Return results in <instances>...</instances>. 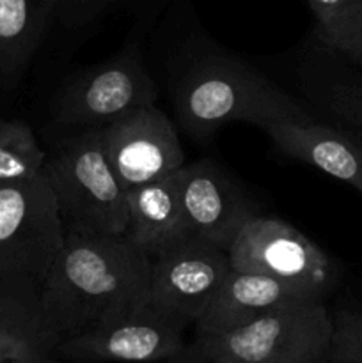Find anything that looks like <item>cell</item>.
Masks as SVG:
<instances>
[{
	"instance_id": "ffe728a7",
	"label": "cell",
	"mask_w": 362,
	"mask_h": 363,
	"mask_svg": "<svg viewBox=\"0 0 362 363\" xmlns=\"http://www.w3.org/2000/svg\"><path fill=\"white\" fill-rule=\"evenodd\" d=\"M330 363H362V311H339L332 315Z\"/></svg>"
},
{
	"instance_id": "5b68a950",
	"label": "cell",
	"mask_w": 362,
	"mask_h": 363,
	"mask_svg": "<svg viewBox=\"0 0 362 363\" xmlns=\"http://www.w3.org/2000/svg\"><path fill=\"white\" fill-rule=\"evenodd\" d=\"M66 241V229L46 177L0 184V280L41 289Z\"/></svg>"
},
{
	"instance_id": "30bf717a",
	"label": "cell",
	"mask_w": 362,
	"mask_h": 363,
	"mask_svg": "<svg viewBox=\"0 0 362 363\" xmlns=\"http://www.w3.org/2000/svg\"><path fill=\"white\" fill-rule=\"evenodd\" d=\"M185 332L169 319L137 308L126 318L62 340L57 354L75 362L156 363L187 346Z\"/></svg>"
},
{
	"instance_id": "6da1fadb",
	"label": "cell",
	"mask_w": 362,
	"mask_h": 363,
	"mask_svg": "<svg viewBox=\"0 0 362 363\" xmlns=\"http://www.w3.org/2000/svg\"><path fill=\"white\" fill-rule=\"evenodd\" d=\"M151 259L126 236L66 234L41 286V303L60 342L130 315L142 303Z\"/></svg>"
},
{
	"instance_id": "ba28073f",
	"label": "cell",
	"mask_w": 362,
	"mask_h": 363,
	"mask_svg": "<svg viewBox=\"0 0 362 363\" xmlns=\"http://www.w3.org/2000/svg\"><path fill=\"white\" fill-rule=\"evenodd\" d=\"M231 269L273 277L311 287L325 296L336 282L329 255L287 222L254 216L245 223L227 250Z\"/></svg>"
},
{
	"instance_id": "5bb4252c",
	"label": "cell",
	"mask_w": 362,
	"mask_h": 363,
	"mask_svg": "<svg viewBox=\"0 0 362 363\" xmlns=\"http://www.w3.org/2000/svg\"><path fill=\"white\" fill-rule=\"evenodd\" d=\"M60 337L50 325L41 289L0 280V363H34L57 357Z\"/></svg>"
},
{
	"instance_id": "277c9868",
	"label": "cell",
	"mask_w": 362,
	"mask_h": 363,
	"mask_svg": "<svg viewBox=\"0 0 362 363\" xmlns=\"http://www.w3.org/2000/svg\"><path fill=\"white\" fill-rule=\"evenodd\" d=\"M334 323L323 300L283 305L251 323L195 337L209 362L330 363Z\"/></svg>"
},
{
	"instance_id": "2e32d148",
	"label": "cell",
	"mask_w": 362,
	"mask_h": 363,
	"mask_svg": "<svg viewBox=\"0 0 362 363\" xmlns=\"http://www.w3.org/2000/svg\"><path fill=\"white\" fill-rule=\"evenodd\" d=\"M60 0H0V73L16 77L43 43Z\"/></svg>"
},
{
	"instance_id": "7a4b0ae2",
	"label": "cell",
	"mask_w": 362,
	"mask_h": 363,
	"mask_svg": "<svg viewBox=\"0 0 362 363\" xmlns=\"http://www.w3.org/2000/svg\"><path fill=\"white\" fill-rule=\"evenodd\" d=\"M174 105L181 126L195 138L233 123L265 130L272 124L316 121L290 92L226 53H204L192 60L176 84Z\"/></svg>"
},
{
	"instance_id": "44dd1931",
	"label": "cell",
	"mask_w": 362,
	"mask_h": 363,
	"mask_svg": "<svg viewBox=\"0 0 362 363\" xmlns=\"http://www.w3.org/2000/svg\"><path fill=\"white\" fill-rule=\"evenodd\" d=\"M109 0H60L59 16L67 25H84L98 14Z\"/></svg>"
},
{
	"instance_id": "4fadbf2b",
	"label": "cell",
	"mask_w": 362,
	"mask_h": 363,
	"mask_svg": "<svg viewBox=\"0 0 362 363\" xmlns=\"http://www.w3.org/2000/svg\"><path fill=\"white\" fill-rule=\"evenodd\" d=\"M126 240L151 261L192 238L176 174L126 191Z\"/></svg>"
},
{
	"instance_id": "e0dca14e",
	"label": "cell",
	"mask_w": 362,
	"mask_h": 363,
	"mask_svg": "<svg viewBox=\"0 0 362 363\" xmlns=\"http://www.w3.org/2000/svg\"><path fill=\"white\" fill-rule=\"evenodd\" d=\"M45 163L46 155L31 126L0 117V184L34 179Z\"/></svg>"
},
{
	"instance_id": "7c38bea8",
	"label": "cell",
	"mask_w": 362,
	"mask_h": 363,
	"mask_svg": "<svg viewBox=\"0 0 362 363\" xmlns=\"http://www.w3.org/2000/svg\"><path fill=\"white\" fill-rule=\"evenodd\" d=\"M305 300H323V294L300 284L231 269L220 289L194 323L195 337L229 332L273 308Z\"/></svg>"
},
{
	"instance_id": "603a6c76",
	"label": "cell",
	"mask_w": 362,
	"mask_h": 363,
	"mask_svg": "<svg viewBox=\"0 0 362 363\" xmlns=\"http://www.w3.org/2000/svg\"><path fill=\"white\" fill-rule=\"evenodd\" d=\"M209 358L206 357L204 350L201 347V344L197 340H194L192 344H187L180 353L172 354V357L165 358L162 362L156 363H208Z\"/></svg>"
},
{
	"instance_id": "cb8c5ba5",
	"label": "cell",
	"mask_w": 362,
	"mask_h": 363,
	"mask_svg": "<svg viewBox=\"0 0 362 363\" xmlns=\"http://www.w3.org/2000/svg\"><path fill=\"white\" fill-rule=\"evenodd\" d=\"M34 363H60V362L55 360V357H50V358H45V360H39V362H34Z\"/></svg>"
},
{
	"instance_id": "d6986e66",
	"label": "cell",
	"mask_w": 362,
	"mask_h": 363,
	"mask_svg": "<svg viewBox=\"0 0 362 363\" xmlns=\"http://www.w3.org/2000/svg\"><path fill=\"white\" fill-rule=\"evenodd\" d=\"M316 34L327 48L362 66V0H355L337 16L316 25Z\"/></svg>"
},
{
	"instance_id": "52a82bcc",
	"label": "cell",
	"mask_w": 362,
	"mask_h": 363,
	"mask_svg": "<svg viewBox=\"0 0 362 363\" xmlns=\"http://www.w3.org/2000/svg\"><path fill=\"white\" fill-rule=\"evenodd\" d=\"M229 272V255L224 248L192 236L151 261L148 289L137 308L188 328Z\"/></svg>"
},
{
	"instance_id": "8fae6325",
	"label": "cell",
	"mask_w": 362,
	"mask_h": 363,
	"mask_svg": "<svg viewBox=\"0 0 362 363\" xmlns=\"http://www.w3.org/2000/svg\"><path fill=\"white\" fill-rule=\"evenodd\" d=\"M176 177L192 236L227 252L245 223L258 216L247 195L212 160L183 165Z\"/></svg>"
},
{
	"instance_id": "ac0fdd59",
	"label": "cell",
	"mask_w": 362,
	"mask_h": 363,
	"mask_svg": "<svg viewBox=\"0 0 362 363\" xmlns=\"http://www.w3.org/2000/svg\"><path fill=\"white\" fill-rule=\"evenodd\" d=\"M312 98L343 128L362 142V85L339 77L312 80Z\"/></svg>"
},
{
	"instance_id": "9a60e30c",
	"label": "cell",
	"mask_w": 362,
	"mask_h": 363,
	"mask_svg": "<svg viewBox=\"0 0 362 363\" xmlns=\"http://www.w3.org/2000/svg\"><path fill=\"white\" fill-rule=\"evenodd\" d=\"M265 133L280 152L350 184L362 195V142L343 128L311 121L272 124Z\"/></svg>"
},
{
	"instance_id": "9c48e42d",
	"label": "cell",
	"mask_w": 362,
	"mask_h": 363,
	"mask_svg": "<svg viewBox=\"0 0 362 363\" xmlns=\"http://www.w3.org/2000/svg\"><path fill=\"white\" fill-rule=\"evenodd\" d=\"M98 130L106 158L126 191L172 176L185 165L176 128L156 105L133 110Z\"/></svg>"
},
{
	"instance_id": "8992f818",
	"label": "cell",
	"mask_w": 362,
	"mask_h": 363,
	"mask_svg": "<svg viewBox=\"0 0 362 363\" xmlns=\"http://www.w3.org/2000/svg\"><path fill=\"white\" fill-rule=\"evenodd\" d=\"M158 87L148 73L137 43L64 85L55 99L57 123L98 130L119 117L151 106Z\"/></svg>"
},
{
	"instance_id": "d4e9b609",
	"label": "cell",
	"mask_w": 362,
	"mask_h": 363,
	"mask_svg": "<svg viewBox=\"0 0 362 363\" xmlns=\"http://www.w3.org/2000/svg\"><path fill=\"white\" fill-rule=\"evenodd\" d=\"M208 363H236V362H208Z\"/></svg>"
},
{
	"instance_id": "3957f363",
	"label": "cell",
	"mask_w": 362,
	"mask_h": 363,
	"mask_svg": "<svg viewBox=\"0 0 362 363\" xmlns=\"http://www.w3.org/2000/svg\"><path fill=\"white\" fill-rule=\"evenodd\" d=\"M43 176L55 195L66 234H126V190L106 158L99 130L62 142L53 156H46Z\"/></svg>"
},
{
	"instance_id": "7402d4cb",
	"label": "cell",
	"mask_w": 362,
	"mask_h": 363,
	"mask_svg": "<svg viewBox=\"0 0 362 363\" xmlns=\"http://www.w3.org/2000/svg\"><path fill=\"white\" fill-rule=\"evenodd\" d=\"M316 16V25L325 23L330 18L337 16L341 11L346 9L355 0H305Z\"/></svg>"
}]
</instances>
